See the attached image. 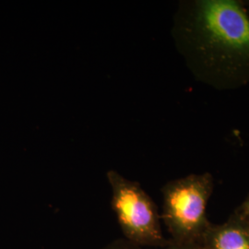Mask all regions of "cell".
<instances>
[{"label": "cell", "instance_id": "cell-1", "mask_svg": "<svg viewBox=\"0 0 249 249\" xmlns=\"http://www.w3.org/2000/svg\"><path fill=\"white\" fill-rule=\"evenodd\" d=\"M178 36L197 80L219 89L249 85V13L240 2L184 4Z\"/></svg>", "mask_w": 249, "mask_h": 249}, {"label": "cell", "instance_id": "cell-3", "mask_svg": "<svg viewBox=\"0 0 249 249\" xmlns=\"http://www.w3.org/2000/svg\"><path fill=\"white\" fill-rule=\"evenodd\" d=\"M112 189L111 207L123 238L143 249H160L171 240L162 232L158 208L140 183L115 170L107 173Z\"/></svg>", "mask_w": 249, "mask_h": 249}, {"label": "cell", "instance_id": "cell-4", "mask_svg": "<svg viewBox=\"0 0 249 249\" xmlns=\"http://www.w3.org/2000/svg\"><path fill=\"white\" fill-rule=\"evenodd\" d=\"M201 245L207 249H249V223L236 209L226 222L211 224Z\"/></svg>", "mask_w": 249, "mask_h": 249}, {"label": "cell", "instance_id": "cell-2", "mask_svg": "<svg viewBox=\"0 0 249 249\" xmlns=\"http://www.w3.org/2000/svg\"><path fill=\"white\" fill-rule=\"evenodd\" d=\"M213 188V178L209 173L188 175L162 187L160 219L170 233V240L201 245L212 224L207 217V205Z\"/></svg>", "mask_w": 249, "mask_h": 249}, {"label": "cell", "instance_id": "cell-7", "mask_svg": "<svg viewBox=\"0 0 249 249\" xmlns=\"http://www.w3.org/2000/svg\"><path fill=\"white\" fill-rule=\"evenodd\" d=\"M237 210L240 212L241 213L244 215V217L248 220L249 223V196L248 198L240 205V207L237 208Z\"/></svg>", "mask_w": 249, "mask_h": 249}, {"label": "cell", "instance_id": "cell-5", "mask_svg": "<svg viewBox=\"0 0 249 249\" xmlns=\"http://www.w3.org/2000/svg\"><path fill=\"white\" fill-rule=\"evenodd\" d=\"M99 249H146L142 247H139L133 243L124 239V238H117L115 240H112L104 246L103 248Z\"/></svg>", "mask_w": 249, "mask_h": 249}, {"label": "cell", "instance_id": "cell-6", "mask_svg": "<svg viewBox=\"0 0 249 249\" xmlns=\"http://www.w3.org/2000/svg\"><path fill=\"white\" fill-rule=\"evenodd\" d=\"M153 249H207L200 244H179L175 242H170L169 244L163 248Z\"/></svg>", "mask_w": 249, "mask_h": 249}]
</instances>
